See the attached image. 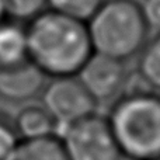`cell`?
<instances>
[{
  "instance_id": "cell-7",
  "label": "cell",
  "mask_w": 160,
  "mask_h": 160,
  "mask_svg": "<svg viewBox=\"0 0 160 160\" xmlns=\"http://www.w3.org/2000/svg\"><path fill=\"white\" fill-rule=\"evenodd\" d=\"M45 75L30 61L10 68H0V97L8 101H25L44 87Z\"/></svg>"
},
{
  "instance_id": "cell-2",
  "label": "cell",
  "mask_w": 160,
  "mask_h": 160,
  "mask_svg": "<svg viewBox=\"0 0 160 160\" xmlns=\"http://www.w3.org/2000/svg\"><path fill=\"white\" fill-rule=\"evenodd\" d=\"M86 27L93 52L122 62L141 52L149 34L136 0H104Z\"/></svg>"
},
{
  "instance_id": "cell-14",
  "label": "cell",
  "mask_w": 160,
  "mask_h": 160,
  "mask_svg": "<svg viewBox=\"0 0 160 160\" xmlns=\"http://www.w3.org/2000/svg\"><path fill=\"white\" fill-rule=\"evenodd\" d=\"M18 142L14 125L4 117H0V160H4Z\"/></svg>"
},
{
  "instance_id": "cell-4",
  "label": "cell",
  "mask_w": 160,
  "mask_h": 160,
  "mask_svg": "<svg viewBox=\"0 0 160 160\" xmlns=\"http://www.w3.org/2000/svg\"><path fill=\"white\" fill-rule=\"evenodd\" d=\"M68 160H121L122 155L105 118L96 114L61 131Z\"/></svg>"
},
{
  "instance_id": "cell-5",
  "label": "cell",
  "mask_w": 160,
  "mask_h": 160,
  "mask_svg": "<svg viewBox=\"0 0 160 160\" xmlns=\"http://www.w3.org/2000/svg\"><path fill=\"white\" fill-rule=\"evenodd\" d=\"M42 107L55 121L56 128H63L94 114L97 102L87 93L76 76L53 78L44 88Z\"/></svg>"
},
{
  "instance_id": "cell-15",
  "label": "cell",
  "mask_w": 160,
  "mask_h": 160,
  "mask_svg": "<svg viewBox=\"0 0 160 160\" xmlns=\"http://www.w3.org/2000/svg\"><path fill=\"white\" fill-rule=\"evenodd\" d=\"M138 3L148 28L160 32V0H141Z\"/></svg>"
},
{
  "instance_id": "cell-17",
  "label": "cell",
  "mask_w": 160,
  "mask_h": 160,
  "mask_svg": "<svg viewBox=\"0 0 160 160\" xmlns=\"http://www.w3.org/2000/svg\"><path fill=\"white\" fill-rule=\"evenodd\" d=\"M156 160H160V159H156Z\"/></svg>"
},
{
  "instance_id": "cell-6",
  "label": "cell",
  "mask_w": 160,
  "mask_h": 160,
  "mask_svg": "<svg viewBox=\"0 0 160 160\" xmlns=\"http://www.w3.org/2000/svg\"><path fill=\"white\" fill-rule=\"evenodd\" d=\"M76 78L94 101H105L115 97L124 87L127 68L122 61L93 52Z\"/></svg>"
},
{
  "instance_id": "cell-1",
  "label": "cell",
  "mask_w": 160,
  "mask_h": 160,
  "mask_svg": "<svg viewBox=\"0 0 160 160\" xmlns=\"http://www.w3.org/2000/svg\"><path fill=\"white\" fill-rule=\"evenodd\" d=\"M28 61L45 76H76L93 53L86 22L45 10L25 27Z\"/></svg>"
},
{
  "instance_id": "cell-12",
  "label": "cell",
  "mask_w": 160,
  "mask_h": 160,
  "mask_svg": "<svg viewBox=\"0 0 160 160\" xmlns=\"http://www.w3.org/2000/svg\"><path fill=\"white\" fill-rule=\"evenodd\" d=\"M104 0H47L49 10L86 22Z\"/></svg>"
},
{
  "instance_id": "cell-8",
  "label": "cell",
  "mask_w": 160,
  "mask_h": 160,
  "mask_svg": "<svg viewBox=\"0 0 160 160\" xmlns=\"http://www.w3.org/2000/svg\"><path fill=\"white\" fill-rule=\"evenodd\" d=\"M28 61L25 27L4 20L0 22V68H10Z\"/></svg>"
},
{
  "instance_id": "cell-9",
  "label": "cell",
  "mask_w": 160,
  "mask_h": 160,
  "mask_svg": "<svg viewBox=\"0 0 160 160\" xmlns=\"http://www.w3.org/2000/svg\"><path fill=\"white\" fill-rule=\"evenodd\" d=\"M14 129L21 139H39L55 136L56 124L44 107L30 105L17 114Z\"/></svg>"
},
{
  "instance_id": "cell-11",
  "label": "cell",
  "mask_w": 160,
  "mask_h": 160,
  "mask_svg": "<svg viewBox=\"0 0 160 160\" xmlns=\"http://www.w3.org/2000/svg\"><path fill=\"white\" fill-rule=\"evenodd\" d=\"M138 66L142 79L160 91V32L143 45Z\"/></svg>"
},
{
  "instance_id": "cell-3",
  "label": "cell",
  "mask_w": 160,
  "mask_h": 160,
  "mask_svg": "<svg viewBox=\"0 0 160 160\" xmlns=\"http://www.w3.org/2000/svg\"><path fill=\"white\" fill-rule=\"evenodd\" d=\"M107 121L122 156L160 159V96L129 94L117 101Z\"/></svg>"
},
{
  "instance_id": "cell-13",
  "label": "cell",
  "mask_w": 160,
  "mask_h": 160,
  "mask_svg": "<svg viewBox=\"0 0 160 160\" xmlns=\"http://www.w3.org/2000/svg\"><path fill=\"white\" fill-rule=\"evenodd\" d=\"M7 20L16 22L31 21L47 10V0H2Z\"/></svg>"
},
{
  "instance_id": "cell-16",
  "label": "cell",
  "mask_w": 160,
  "mask_h": 160,
  "mask_svg": "<svg viewBox=\"0 0 160 160\" xmlns=\"http://www.w3.org/2000/svg\"><path fill=\"white\" fill-rule=\"evenodd\" d=\"M4 20H7L6 17V13H4V7H3V2L0 0V22H3Z\"/></svg>"
},
{
  "instance_id": "cell-10",
  "label": "cell",
  "mask_w": 160,
  "mask_h": 160,
  "mask_svg": "<svg viewBox=\"0 0 160 160\" xmlns=\"http://www.w3.org/2000/svg\"><path fill=\"white\" fill-rule=\"evenodd\" d=\"M4 160H68L61 139L47 136L39 139H21Z\"/></svg>"
}]
</instances>
